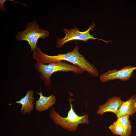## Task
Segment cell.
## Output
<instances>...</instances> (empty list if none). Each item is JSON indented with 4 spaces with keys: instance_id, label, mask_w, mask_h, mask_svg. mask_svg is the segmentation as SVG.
Wrapping results in <instances>:
<instances>
[{
    "instance_id": "3",
    "label": "cell",
    "mask_w": 136,
    "mask_h": 136,
    "mask_svg": "<svg viewBox=\"0 0 136 136\" xmlns=\"http://www.w3.org/2000/svg\"><path fill=\"white\" fill-rule=\"evenodd\" d=\"M70 102L71 108L66 117L61 116L55 111L53 107L52 108L49 115L54 124L59 125L67 130L73 131L77 130L78 125L80 124H89V116L86 114L82 116H79L74 110L73 106L70 100Z\"/></svg>"
},
{
    "instance_id": "8",
    "label": "cell",
    "mask_w": 136,
    "mask_h": 136,
    "mask_svg": "<svg viewBox=\"0 0 136 136\" xmlns=\"http://www.w3.org/2000/svg\"><path fill=\"white\" fill-rule=\"evenodd\" d=\"M136 112V95H132L128 100L123 101L116 114L117 118L125 115L132 116Z\"/></svg>"
},
{
    "instance_id": "11",
    "label": "cell",
    "mask_w": 136,
    "mask_h": 136,
    "mask_svg": "<svg viewBox=\"0 0 136 136\" xmlns=\"http://www.w3.org/2000/svg\"><path fill=\"white\" fill-rule=\"evenodd\" d=\"M109 128L114 135L120 136H130L131 134V129L125 127L117 120L110 125Z\"/></svg>"
},
{
    "instance_id": "5",
    "label": "cell",
    "mask_w": 136,
    "mask_h": 136,
    "mask_svg": "<svg viewBox=\"0 0 136 136\" xmlns=\"http://www.w3.org/2000/svg\"><path fill=\"white\" fill-rule=\"evenodd\" d=\"M95 26V24L93 23L86 30L81 31L79 30L77 27L74 26L73 28L69 29H63L65 32V37L62 39H57L56 42V47L58 48L62 47L66 43L74 40H79L87 42L90 39L97 40L102 41L106 44L112 43L111 40L106 41L102 39L96 38L90 33V30H93Z\"/></svg>"
},
{
    "instance_id": "9",
    "label": "cell",
    "mask_w": 136,
    "mask_h": 136,
    "mask_svg": "<svg viewBox=\"0 0 136 136\" xmlns=\"http://www.w3.org/2000/svg\"><path fill=\"white\" fill-rule=\"evenodd\" d=\"M37 93L39 95V98L36 101L35 109L39 112L48 110L55 103L56 98L53 94L47 97L43 95L41 92H37Z\"/></svg>"
},
{
    "instance_id": "6",
    "label": "cell",
    "mask_w": 136,
    "mask_h": 136,
    "mask_svg": "<svg viewBox=\"0 0 136 136\" xmlns=\"http://www.w3.org/2000/svg\"><path fill=\"white\" fill-rule=\"evenodd\" d=\"M135 70H136V67L128 66L118 70L115 69L109 70L101 75L99 77L100 80V82L103 83L116 79L126 81L129 79Z\"/></svg>"
},
{
    "instance_id": "4",
    "label": "cell",
    "mask_w": 136,
    "mask_h": 136,
    "mask_svg": "<svg viewBox=\"0 0 136 136\" xmlns=\"http://www.w3.org/2000/svg\"><path fill=\"white\" fill-rule=\"evenodd\" d=\"M48 31L41 29L39 25L35 21L28 22L25 29L22 31H19L15 37L17 41H27L31 48L30 52H34L38 48L37 43L40 38L44 39L48 36Z\"/></svg>"
},
{
    "instance_id": "12",
    "label": "cell",
    "mask_w": 136,
    "mask_h": 136,
    "mask_svg": "<svg viewBox=\"0 0 136 136\" xmlns=\"http://www.w3.org/2000/svg\"><path fill=\"white\" fill-rule=\"evenodd\" d=\"M129 115H127L120 116L117 118V120L125 127L131 129V122L129 119Z\"/></svg>"
},
{
    "instance_id": "1",
    "label": "cell",
    "mask_w": 136,
    "mask_h": 136,
    "mask_svg": "<svg viewBox=\"0 0 136 136\" xmlns=\"http://www.w3.org/2000/svg\"><path fill=\"white\" fill-rule=\"evenodd\" d=\"M75 43V46L72 51L55 55L46 54L42 52L40 48H38L33 52L32 58L37 62L44 64L54 61H65L80 67L93 77L98 76L99 73L97 68L79 52V46L76 42Z\"/></svg>"
},
{
    "instance_id": "10",
    "label": "cell",
    "mask_w": 136,
    "mask_h": 136,
    "mask_svg": "<svg viewBox=\"0 0 136 136\" xmlns=\"http://www.w3.org/2000/svg\"><path fill=\"white\" fill-rule=\"evenodd\" d=\"M34 92L33 91H27L26 95L19 101H16V103L20 104L22 106L20 109V112L25 115L30 113L33 109L34 103L33 102L35 100L33 96Z\"/></svg>"
},
{
    "instance_id": "2",
    "label": "cell",
    "mask_w": 136,
    "mask_h": 136,
    "mask_svg": "<svg viewBox=\"0 0 136 136\" xmlns=\"http://www.w3.org/2000/svg\"><path fill=\"white\" fill-rule=\"evenodd\" d=\"M35 67L39 73L41 78L44 81L45 84L49 88L51 82L50 77L54 73L58 71H71L78 74L85 71L79 66L62 61L52 62L47 64L37 62Z\"/></svg>"
},
{
    "instance_id": "7",
    "label": "cell",
    "mask_w": 136,
    "mask_h": 136,
    "mask_svg": "<svg viewBox=\"0 0 136 136\" xmlns=\"http://www.w3.org/2000/svg\"><path fill=\"white\" fill-rule=\"evenodd\" d=\"M122 102L120 97L114 96L109 98L104 104L99 106L97 113L102 115L105 112H111L116 115Z\"/></svg>"
},
{
    "instance_id": "13",
    "label": "cell",
    "mask_w": 136,
    "mask_h": 136,
    "mask_svg": "<svg viewBox=\"0 0 136 136\" xmlns=\"http://www.w3.org/2000/svg\"><path fill=\"white\" fill-rule=\"evenodd\" d=\"M7 0H0V10L2 12H5L6 10L5 5H4V3Z\"/></svg>"
}]
</instances>
